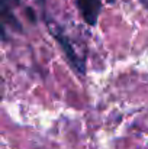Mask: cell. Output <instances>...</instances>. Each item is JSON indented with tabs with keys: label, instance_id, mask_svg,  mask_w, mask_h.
<instances>
[{
	"label": "cell",
	"instance_id": "cell-1",
	"mask_svg": "<svg viewBox=\"0 0 148 149\" xmlns=\"http://www.w3.org/2000/svg\"><path fill=\"white\" fill-rule=\"evenodd\" d=\"M45 20H47V25H48V29H49V32H51V35H52L54 39L60 44V47H61L62 52L65 54L67 61L70 62V65H71L79 74L84 75V74H86V61H84L83 56H80V55L77 54V51L74 48L73 42L70 41L68 35L64 32V29H62L57 22H54V20H51V19H45Z\"/></svg>",
	"mask_w": 148,
	"mask_h": 149
},
{
	"label": "cell",
	"instance_id": "cell-2",
	"mask_svg": "<svg viewBox=\"0 0 148 149\" xmlns=\"http://www.w3.org/2000/svg\"><path fill=\"white\" fill-rule=\"evenodd\" d=\"M77 7L87 25L95 26L97 23L102 10V0H77Z\"/></svg>",
	"mask_w": 148,
	"mask_h": 149
},
{
	"label": "cell",
	"instance_id": "cell-3",
	"mask_svg": "<svg viewBox=\"0 0 148 149\" xmlns=\"http://www.w3.org/2000/svg\"><path fill=\"white\" fill-rule=\"evenodd\" d=\"M1 1V26H3V32L6 31V26H10L16 31H20V25L19 22L15 19L13 16V7L19 4V0H0Z\"/></svg>",
	"mask_w": 148,
	"mask_h": 149
},
{
	"label": "cell",
	"instance_id": "cell-4",
	"mask_svg": "<svg viewBox=\"0 0 148 149\" xmlns=\"http://www.w3.org/2000/svg\"><path fill=\"white\" fill-rule=\"evenodd\" d=\"M141 1V4L145 7V9H148V0H140Z\"/></svg>",
	"mask_w": 148,
	"mask_h": 149
},
{
	"label": "cell",
	"instance_id": "cell-5",
	"mask_svg": "<svg viewBox=\"0 0 148 149\" xmlns=\"http://www.w3.org/2000/svg\"><path fill=\"white\" fill-rule=\"evenodd\" d=\"M38 1H41V3H44V1H45V0H38Z\"/></svg>",
	"mask_w": 148,
	"mask_h": 149
}]
</instances>
